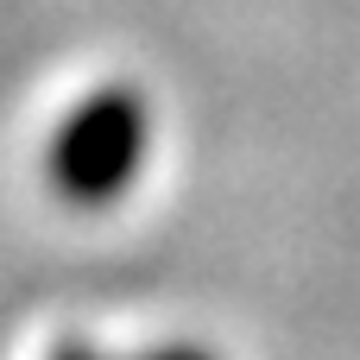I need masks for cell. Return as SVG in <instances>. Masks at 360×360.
Instances as JSON below:
<instances>
[{"instance_id":"cell-1","label":"cell","mask_w":360,"mask_h":360,"mask_svg":"<svg viewBox=\"0 0 360 360\" xmlns=\"http://www.w3.org/2000/svg\"><path fill=\"white\" fill-rule=\"evenodd\" d=\"M139 146H146L139 108H133L127 95H101V101H89V108L70 120V133L57 139V177H63L70 196H114V190L127 184Z\"/></svg>"}]
</instances>
